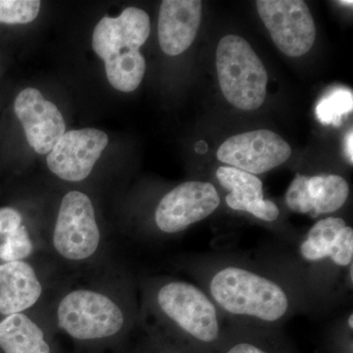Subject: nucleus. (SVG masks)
<instances>
[{"label":"nucleus","instance_id":"obj_1","mask_svg":"<svg viewBox=\"0 0 353 353\" xmlns=\"http://www.w3.org/2000/svg\"><path fill=\"white\" fill-rule=\"evenodd\" d=\"M150 34V16L137 7H128L116 18H102L95 26L92 48L103 60L108 82L116 90L132 92L141 85L146 64L139 48Z\"/></svg>","mask_w":353,"mask_h":353},{"label":"nucleus","instance_id":"obj_2","mask_svg":"<svg viewBox=\"0 0 353 353\" xmlns=\"http://www.w3.org/2000/svg\"><path fill=\"white\" fill-rule=\"evenodd\" d=\"M209 292L223 310L234 316L274 323L289 311V297L280 285L241 267L228 266L215 273Z\"/></svg>","mask_w":353,"mask_h":353},{"label":"nucleus","instance_id":"obj_3","mask_svg":"<svg viewBox=\"0 0 353 353\" xmlns=\"http://www.w3.org/2000/svg\"><path fill=\"white\" fill-rule=\"evenodd\" d=\"M221 90L228 101L241 110L259 108L266 99L268 74L245 39L228 34L216 50Z\"/></svg>","mask_w":353,"mask_h":353},{"label":"nucleus","instance_id":"obj_4","mask_svg":"<svg viewBox=\"0 0 353 353\" xmlns=\"http://www.w3.org/2000/svg\"><path fill=\"white\" fill-rule=\"evenodd\" d=\"M57 324L77 343L101 345L123 331L125 316L113 299L92 290L65 294L57 307Z\"/></svg>","mask_w":353,"mask_h":353},{"label":"nucleus","instance_id":"obj_5","mask_svg":"<svg viewBox=\"0 0 353 353\" xmlns=\"http://www.w3.org/2000/svg\"><path fill=\"white\" fill-rule=\"evenodd\" d=\"M160 310L175 324L183 336L196 345H212L220 340L217 308L208 294L183 281H172L157 294Z\"/></svg>","mask_w":353,"mask_h":353},{"label":"nucleus","instance_id":"obj_6","mask_svg":"<svg viewBox=\"0 0 353 353\" xmlns=\"http://www.w3.org/2000/svg\"><path fill=\"white\" fill-rule=\"evenodd\" d=\"M58 254L70 261L92 257L101 245L94 204L87 194L72 190L65 194L58 211L52 238Z\"/></svg>","mask_w":353,"mask_h":353},{"label":"nucleus","instance_id":"obj_7","mask_svg":"<svg viewBox=\"0 0 353 353\" xmlns=\"http://www.w3.org/2000/svg\"><path fill=\"white\" fill-rule=\"evenodd\" d=\"M257 10L276 46L290 57H301L312 48L316 26L303 0H259Z\"/></svg>","mask_w":353,"mask_h":353},{"label":"nucleus","instance_id":"obj_8","mask_svg":"<svg viewBox=\"0 0 353 353\" xmlns=\"http://www.w3.org/2000/svg\"><path fill=\"white\" fill-rule=\"evenodd\" d=\"M220 202L212 183H183L162 197L155 210V223L163 233H180L214 213Z\"/></svg>","mask_w":353,"mask_h":353},{"label":"nucleus","instance_id":"obj_9","mask_svg":"<svg viewBox=\"0 0 353 353\" xmlns=\"http://www.w3.org/2000/svg\"><path fill=\"white\" fill-rule=\"evenodd\" d=\"M290 155L292 148L289 143L269 130L231 137L217 152V158L223 163L255 176L285 163Z\"/></svg>","mask_w":353,"mask_h":353},{"label":"nucleus","instance_id":"obj_10","mask_svg":"<svg viewBox=\"0 0 353 353\" xmlns=\"http://www.w3.org/2000/svg\"><path fill=\"white\" fill-rule=\"evenodd\" d=\"M108 143V136L97 129L66 132L48 154V169L67 182H81L92 173Z\"/></svg>","mask_w":353,"mask_h":353},{"label":"nucleus","instance_id":"obj_11","mask_svg":"<svg viewBox=\"0 0 353 353\" xmlns=\"http://www.w3.org/2000/svg\"><path fill=\"white\" fill-rule=\"evenodd\" d=\"M14 111L24 128L29 145L39 154H48L66 132L63 115L39 90H23L14 102Z\"/></svg>","mask_w":353,"mask_h":353},{"label":"nucleus","instance_id":"obj_12","mask_svg":"<svg viewBox=\"0 0 353 353\" xmlns=\"http://www.w3.org/2000/svg\"><path fill=\"white\" fill-rule=\"evenodd\" d=\"M199 0H164L158 18L160 48L170 57L185 52L194 43L201 22Z\"/></svg>","mask_w":353,"mask_h":353},{"label":"nucleus","instance_id":"obj_13","mask_svg":"<svg viewBox=\"0 0 353 353\" xmlns=\"http://www.w3.org/2000/svg\"><path fill=\"white\" fill-rule=\"evenodd\" d=\"M216 176L230 192L226 196L230 208L245 211L265 222L278 219L280 210L273 201L264 199L263 183L256 176L234 167H220Z\"/></svg>","mask_w":353,"mask_h":353},{"label":"nucleus","instance_id":"obj_14","mask_svg":"<svg viewBox=\"0 0 353 353\" xmlns=\"http://www.w3.org/2000/svg\"><path fill=\"white\" fill-rule=\"evenodd\" d=\"M43 294L34 267L28 262L0 264V314L23 313L32 307Z\"/></svg>","mask_w":353,"mask_h":353},{"label":"nucleus","instance_id":"obj_15","mask_svg":"<svg viewBox=\"0 0 353 353\" xmlns=\"http://www.w3.org/2000/svg\"><path fill=\"white\" fill-rule=\"evenodd\" d=\"M0 353H54L43 329L24 313L0 321Z\"/></svg>","mask_w":353,"mask_h":353},{"label":"nucleus","instance_id":"obj_16","mask_svg":"<svg viewBox=\"0 0 353 353\" xmlns=\"http://www.w3.org/2000/svg\"><path fill=\"white\" fill-rule=\"evenodd\" d=\"M308 192L313 217L330 214L343 208L350 196V187L343 176H308Z\"/></svg>","mask_w":353,"mask_h":353},{"label":"nucleus","instance_id":"obj_17","mask_svg":"<svg viewBox=\"0 0 353 353\" xmlns=\"http://www.w3.org/2000/svg\"><path fill=\"white\" fill-rule=\"evenodd\" d=\"M345 226L347 223L340 217L325 218L315 223L299 248L303 259L310 262L331 259L339 234Z\"/></svg>","mask_w":353,"mask_h":353},{"label":"nucleus","instance_id":"obj_18","mask_svg":"<svg viewBox=\"0 0 353 353\" xmlns=\"http://www.w3.org/2000/svg\"><path fill=\"white\" fill-rule=\"evenodd\" d=\"M352 111V94L347 90H336L324 97L318 104L316 112L325 125L340 126L343 116Z\"/></svg>","mask_w":353,"mask_h":353},{"label":"nucleus","instance_id":"obj_19","mask_svg":"<svg viewBox=\"0 0 353 353\" xmlns=\"http://www.w3.org/2000/svg\"><path fill=\"white\" fill-rule=\"evenodd\" d=\"M41 6L39 0H0V23L29 24L38 17Z\"/></svg>","mask_w":353,"mask_h":353},{"label":"nucleus","instance_id":"obj_20","mask_svg":"<svg viewBox=\"0 0 353 353\" xmlns=\"http://www.w3.org/2000/svg\"><path fill=\"white\" fill-rule=\"evenodd\" d=\"M308 176L297 175L285 194V202L292 211L301 214H312L308 192Z\"/></svg>","mask_w":353,"mask_h":353},{"label":"nucleus","instance_id":"obj_21","mask_svg":"<svg viewBox=\"0 0 353 353\" xmlns=\"http://www.w3.org/2000/svg\"><path fill=\"white\" fill-rule=\"evenodd\" d=\"M23 226L19 211L12 208H0V248L14 240Z\"/></svg>","mask_w":353,"mask_h":353},{"label":"nucleus","instance_id":"obj_22","mask_svg":"<svg viewBox=\"0 0 353 353\" xmlns=\"http://www.w3.org/2000/svg\"><path fill=\"white\" fill-rule=\"evenodd\" d=\"M331 260L340 267H347L352 264L353 229L352 227L347 225L341 230Z\"/></svg>","mask_w":353,"mask_h":353},{"label":"nucleus","instance_id":"obj_23","mask_svg":"<svg viewBox=\"0 0 353 353\" xmlns=\"http://www.w3.org/2000/svg\"><path fill=\"white\" fill-rule=\"evenodd\" d=\"M225 353H270L259 347V345L250 343V341H238L231 347H228Z\"/></svg>","mask_w":353,"mask_h":353},{"label":"nucleus","instance_id":"obj_24","mask_svg":"<svg viewBox=\"0 0 353 353\" xmlns=\"http://www.w3.org/2000/svg\"><path fill=\"white\" fill-rule=\"evenodd\" d=\"M352 141V130H350V131L347 132V138H345V153H347L348 160H350V164L352 165L353 163Z\"/></svg>","mask_w":353,"mask_h":353},{"label":"nucleus","instance_id":"obj_25","mask_svg":"<svg viewBox=\"0 0 353 353\" xmlns=\"http://www.w3.org/2000/svg\"><path fill=\"white\" fill-rule=\"evenodd\" d=\"M347 325H348V328H350L352 331V330H353V314H352H352L350 315V317H348Z\"/></svg>","mask_w":353,"mask_h":353},{"label":"nucleus","instance_id":"obj_26","mask_svg":"<svg viewBox=\"0 0 353 353\" xmlns=\"http://www.w3.org/2000/svg\"><path fill=\"white\" fill-rule=\"evenodd\" d=\"M339 3L343 4V6H352L353 2L352 0H341V1H339Z\"/></svg>","mask_w":353,"mask_h":353}]
</instances>
